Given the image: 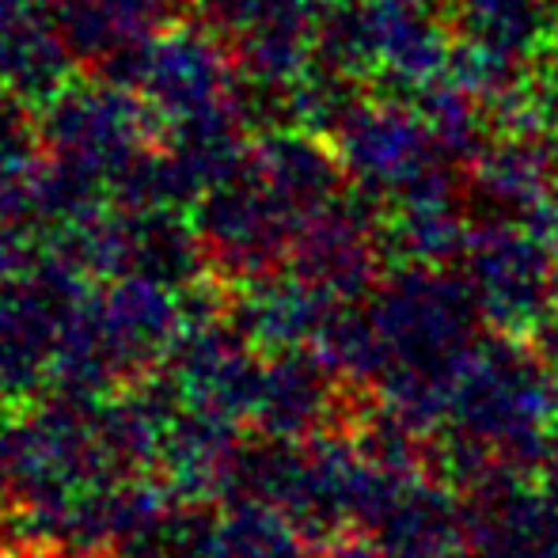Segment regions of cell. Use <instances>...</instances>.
<instances>
[{"instance_id":"cell-1","label":"cell","mask_w":558,"mask_h":558,"mask_svg":"<svg viewBox=\"0 0 558 558\" xmlns=\"http://www.w3.org/2000/svg\"><path fill=\"white\" fill-rule=\"evenodd\" d=\"M327 141L335 145L345 175L361 186L396 198L426 191H452L460 163L445 153L429 118L407 96L368 92L353 96L338 114Z\"/></svg>"},{"instance_id":"cell-2","label":"cell","mask_w":558,"mask_h":558,"mask_svg":"<svg viewBox=\"0 0 558 558\" xmlns=\"http://www.w3.org/2000/svg\"><path fill=\"white\" fill-rule=\"evenodd\" d=\"M452 27V76L490 99L501 125L517 114L532 69L558 46L555 0H441Z\"/></svg>"},{"instance_id":"cell-3","label":"cell","mask_w":558,"mask_h":558,"mask_svg":"<svg viewBox=\"0 0 558 558\" xmlns=\"http://www.w3.org/2000/svg\"><path fill=\"white\" fill-rule=\"evenodd\" d=\"M335 4H361V0H316V8H335Z\"/></svg>"},{"instance_id":"cell-4","label":"cell","mask_w":558,"mask_h":558,"mask_svg":"<svg viewBox=\"0 0 558 558\" xmlns=\"http://www.w3.org/2000/svg\"><path fill=\"white\" fill-rule=\"evenodd\" d=\"M555 8H558V0H555Z\"/></svg>"}]
</instances>
